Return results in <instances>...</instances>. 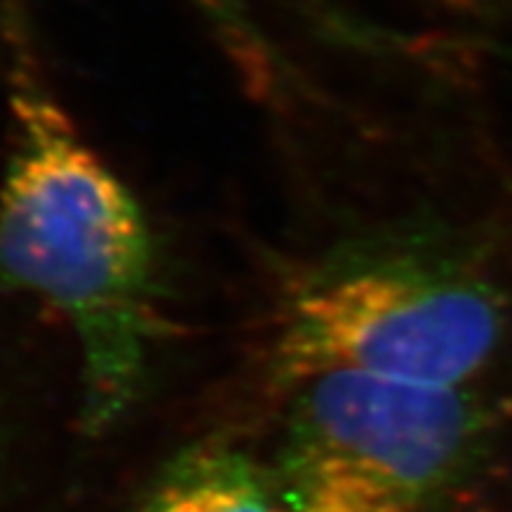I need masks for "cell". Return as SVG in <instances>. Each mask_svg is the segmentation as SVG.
<instances>
[{
  "instance_id": "cell-2",
  "label": "cell",
  "mask_w": 512,
  "mask_h": 512,
  "mask_svg": "<svg viewBox=\"0 0 512 512\" xmlns=\"http://www.w3.org/2000/svg\"><path fill=\"white\" fill-rule=\"evenodd\" d=\"M512 343V277L494 238L437 215L340 236L285 277L267 353L285 392L327 371L479 384Z\"/></svg>"
},
{
  "instance_id": "cell-1",
  "label": "cell",
  "mask_w": 512,
  "mask_h": 512,
  "mask_svg": "<svg viewBox=\"0 0 512 512\" xmlns=\"http://www.w3.org/2000/svg\"><path fill=\"white\" fill-rule=\"evenodd\" d=\"M8 118L0 296L61 314L79 358L81 432L105 437L142 408L178 335L160 236L21 53L8 68Z\"/></svg>"
},
{
  "instance_id": "cell-3",
  "label": "cell",
  "mask_w": 512,
  "mask_h": 512,
  "mask_svg": "<svg viewBox=\"0 0 512 512\" xmlns=\"http://www.w3.org/2000/svg\"><path fill=\"white\" fill-rule=\"evenodd\" d=\"M283 398L270 473L285 512H465L512 432L492 382L327 371Z\"/></svg>"
},
{
  "instance_id": "cell-4",
  "label": "cell",
  "mask_w": 512,
  "mask_h": 512,
  "mask_svg": "<svg viewBox=\"0 0 512 512\" xmlns=\"http://www.w3.org/2000/svg\"><path fill=\"white\" fill-rule=\"evenodd\" d=\"M131 512H285L270 465L225 437L176 450L155 471Z\"/></svg>"
}]
</instances>
